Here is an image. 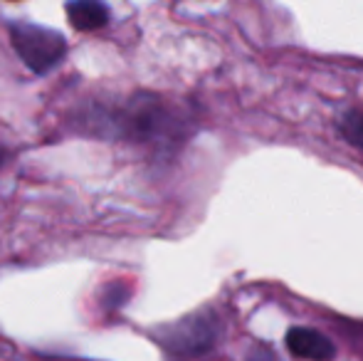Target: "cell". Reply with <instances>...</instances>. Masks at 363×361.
Returning a JSON list of instances; mask_svg holds the SVG:
<instances>
[{
    "label": "cell",
    "instance_id": "cell-2",
    "mask_svg": "<svg viewBox=\"0 0 363 361\" xmlns=\"http://www.w3.org/2000/svg\"><path fill=\"white\" fill-rule=\"evenodd\" d=\"M218 319L213 314H193L176 322L163 334V347L176 357H201L218 339Z\"/></svg>",
    "mask_w": 363,
    "mask_h": 361
},
{
    "label": "cell",
    "instance_id": "cell-5",
    "mask_svg": "<svg viewBox=\"0 0 363 361\" xmlns=\"http://www.w3.org/2000/svg\"><path fill=\"white\" fill-rule=\"evenodd\" d=\"M346 136H349L359 149H363V111L349 121V126H346Z\"/></svg>",
    "mask_w": 363,
    "mask_h": 361
},
{
    "label": "cell",
    "instance_id": "cell-3",
    "mask_svg": "<svg viewBox=\"0 0 363 361\" xmlns=\"http://www.w3.org/2000/svg\"><path fill=\"white\" fill-rule=\"evenodd\" d=\"M289 354L296 359L306 361H334L336 359V344L321 332L309 327H294L284 337Z\"/></svg>",
    "mask_w": 363,
    "mask_h": 361
},
{
    "label": "cell",
    "instance_id": "cell-1",
    "mask_svg": "<svg viewBox=\"0 0 363 361\" xmlns=\"http://www.w3.org/2000/svg\"><path fill=\"white\" fill-rule=\"evenodd\" d=\"M15 52L33 72L52 70L67 52V43L57 30L40 28V25H13L10 28Z\"/></svg>",
    "mask_w": 363,
    "mask_h": 361
},
{
    "label": "cell",
    "instance_id": "cell-4",
    "mask_svg": "<svg viewBox=\"0 0 363 361\" xmlns=\"http://www.w3.org/2000/svg\"><path fill=\"white\" fill-rule=\"evenodd\" d=\"M67 15L77 30H99L109 23V8L104 0H72L67 5Z\"/></svg>",
    "mask_w": 363,
    "mask_h": 361
}]
</instances>
